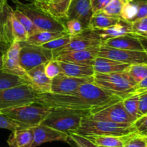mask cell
I'll return each instance as SVG.
<instances>
[{
	"mask_svg": "<svg viewBox=\"0 0 147 147\" xmlns=\"http://www.w3.org/2000/svg\"><path fill=\"white\" fill-rule=\"evenodd\" d=\"M135 128L138 134L147 135V114L140 117L134 122Z\"/></svg>",
	"mask_w": 147,
	"mask_h": 147,
	"instance_id": "cell-42",
	"label": "cell"
},
{
	"mask_svg": "<svg viewBox=\"0 0 147 147\" xmlns=\"http://www.w3.org/2000/svg\"><path fill=\"white\" fill-rule=\"evenodd\" d=\"M90 33L96 38L98 39L102 43L106 40L113 37H119L124 35L131 34L130 22L121 20L118 23L111 27H107L101 30H90L89 29Z\"/></svg>",
	"mask_w": 147,
	"mask_h": 147,
	"instance_id": "cell-18",
	"label": "cell"
},
{
	"mask_svg": "<svg viewBox=\"0 0 147 147\" xmlns=\"http://www.w3.org/2000/svg\"><path fill=\"white\" fill-rule=\"evenodd\" d=\"M93 14L90 0H71L67 12V20L76 19L79 20L85 30L88 27Z\"/></svg>",
	"mask_w": 147,
	"mask_h": 147,
	"instance_id": "cell-16",
	"label": "cell"
},
{
	"mask_svg": "<svg viewBox=\"0 0 147 147\" xmlns=\"http://www.w3.org/2000/svg\"><path fill=\"white\" fill-rule=\"evenodd\" d=\"M98 147H103V146H98Z\"/></svg>",
	"mask_w": 147,
	"mask_h": 147,
	"instance_id": "cell-53",
	"label": "cell"
},
{
	"mask_svg": "<svg viewBox=\"0 0 147 147\" xmlns=\"http://www.w3.org/2000/svg\"><path fill=\"white\" fill-rule=\"evenodd\" d=\"M94 83L121 99L134 94L136 83L125 71L111 74L95 73Z\"/></svg>",
	"mask_w": 147,
	"mask_h": 147,
	"instance_id": "cell-6",
	"label": "cell"
},
{
	"mask_svg": "<svg viewBox=\"0 0 147 147\" xmlns=\"http://www.w3.org/2000/svg\"><path fill=\"white\" fill-rule=\"evenodd\" d=\"M67 34V32H50V31H41L35 33L31 36H29L27 40V43L36 46H42L45 43L60 37L61 36Z\"/></svg>",
	"mask_w": 147,
	"mask_h": 147,
	"instance_id": "cell-26",
	"label": "cell"
},
{
	"mask_svg": "<svg viewBox=\"0 0 147 147\" xmlns=\"http://www.w3.org/2000/svg\"><path fill=\"white\" fill-rule=\"evenodd\" d=\"M134 134L122 135V136H116V135H96V136L86 137H88L89 139L91 140L98 146L123 147V146L127 142L128 140Z\"/></svg>",
	"mask_w": 147,
	"mask_h": 147,
	"instance_id": "cell-24",
	"label": "cell"
},
{
	"mask_svg": "<svg viewBox=\"0 0 147 147\" xmlns=\"http://www.w3.org/2000/svg\"><path fill=\"white\" fill-rule=\"evenodd\" d=\"M20 43L14 40L9 47L1 54V70L29 81L27 73L20 63Z\"/></svg>",
	"mask_w": 147,
	"mask_h": 147,
	"instance_id": "cell-11",
	"label": "cell"
},
{
	"mask_svg": "<svg viewBox=\"0 0 147 147\" xmlns=\"http://www.w3.org/2000/svg\"><path fill=\"white\" fill-rule=\"evenodd\" d=\"M139 113L140 117L147 114V92L139 94Z\"/></svg>",
	"mask_w": 147,
	"mask_h": 147,
	"instance_id": "cell-44",
	"label": "cell"
},
{
	"mask_svg": "<svg viewBox=\"0 0 147 147\" xmlns=\"http://www.w3.org/2000/svg\"><path fill=\"white\" fill-rule=\"evenodd\" d=\"M121 20L119 17H111L102 12L95 13L91 17L88 28L90 30H101L114 25Z\"/></svg>",
	"mask_w": 147,
	"mask_h": 147,
	"instance_id": "cell-25",
	"label": "cell"
},
{
	"mask_svg": "<svg viewBox=\"0 0 147 147\" xmlns=\"http://www.w3.org/2000/svg\"><path fill=\"white\" fill-rule=\"evenodd\" d=\"M25 84H30V82L29 81L17 75L7 73L1 69L0 70V90L9 89L19 85Z\"/></svg>",
	"mask_w": 147,
	"mask_h": 147,
	"instance_id": "cell-27",
	"label": "cell"
},
{
	"mask_svg": "<svg viewBox=\"0 0 147 147\" xmlns=\"http://www.w3.org/2000/svg\"><path fill=\"white\" fill-rule=\"evenodd\" d=\"M12 9L7 3V0H0V27L9 18Z\"/></svg>",
	"mask_w": 147,
	"mask_h": 147,
	"instance_id": "cell-40",
	"label": "cell"
},
{
	"mask_svg": "<svg viewBox=\"0 0 147 147\" xmlns=\"http://www.w3.org/2000/svg\"><path fill=\"white\" fill-rule=\"evenodd\" d=\"M137 5L135 2V0H128L122 9L121 19L124 21L131 22L134 21L137 14Z\"/></svg>",
	"mask_w": 147,
	"mask_h": 147,
	"instance_id": "cell-34",
	"label": "cell"
},
{
	"mask_svg": "<svg viewBox=\"0 0 147 147\" xmlns=\"http://www.w3.org/2000/svg\"><path fill=\"white\" fill-rule=\"evenodd\" d=\"M101 45L113 48L144 51L143 47L139 40L136 35L132 34L124 35L109 39L103 42Z\"/></svg>",
	"mask_w": 147,
	"mask_h": 147,
	"instance_id": "cell-19",
	"label": "cell"
},
{
	"mask_svg": "<svg viewBox=\"0 0 147 147\" xmlns=\"http://www.w3.org/2000/svg\"><path fill=\"white\" fill-rule=\"evenodd\" d=\"M70 1L71 0H50L48 2H43L37 5L44 9L55 18L66 20Z\"/></svg>",
	"mask_w": 147,
	"mask_h": 147,
	"instance_id": "cell-22",
	"label": "cell"
},
{
	"mask_svg": "<svg viewBox=\"0 0 147 147\" xmlns=\"http://www.w3.org/2000/svg\"><path fill=\"white\" fill-rule=\"evenodd\" d=\"M70 40H71V35L69 34H66L65 35L61 36V37L54 39L51 41L47 42V43L43 44L42 46L45 48L48 49V50H52L53 52L64 47L70 41Z\"/></svg>",
	"mask_w": 147,
	"mask_h": 147,
	"instance_id": "cell-36",
	"label": "cell"
},
{
	"mask_svg": "<svg viewBox=\"0 0 147 147\" xmlns=\"http://www.w3.org/2000/svg\"><path fill=\"white\" fill-rule=\"evenodd\" d=\"M20 63L26 72L53 59V52L42 46L20 42Z\"/></svg>",
	"mask_w": 147,
	"mask_h": 147,
	"instance_id": "cell-8",
	"label": "cell"
},
{
	"mask_svg": "<svg viewBox=\"0 0 147 147\" xmlns=\"http://www.w3.org/2000/svg\"><path fill=\"white\" fill-rule=\"evenodd\" d=\"M13 14L14 15V17L19 20L20 23L23 25V27L25 29L26 32L27 33V35L29 36H31L32 35L35 34V33H38V32L41 31V30H39L37 27L34 24V23L31 21L30 18L28 17L25 15V14H23L22 12H21L20 11L17 10H13L12 11Z\"/></svg>",
	"mask_w": 147,
	"mask_h": 147,
	"instance_id": "cell-31",
	"label": "cell"
},
{
	"mask_svg": "<svg viewBox=\"0 0 147 147\" xmlns=\"http://www.w3.org/2000/svg\"><path fill=\"white\" fill-rule=\"evenodd\" d=\"M146 137V147H147V135H145Z\"/></svg>",
	"mask_w": 147,
	"mask_h": 147,
	"instance_id": "cell-50",
	"label": "cell"
},
{
	"mask_svg": "<svg viewBox=\"0 0 147 147\" xmlns=\"http://www.w3.org/2000/svg\"><path fill=\"white\" fill-rule=\"evenodd\" d=\"M34 141L32 131L30 128H22L11 131L7 139L9 147H32Z\"/></svg>",
	"mask_w": 147,
	"mask_h": 147,
	"instance_id": "cell-23",
	"label": "cell"
},
{
	"mask_svg": "<svg viewBox=\"0 0 147 147\" xmlns=\"http://www.w3.org/2000/svg\"><path fill=\"white\" fill-rule=\"evenodd\" d=\"M45 64L36 66L26 72L30 86L39 94L50 93L51 91L52 80L46 76Z\"/></svg>",
	"mask_w": 147,
	"mask_h": 147,
	"instance_id": "cell-17",
	"label": "cell"
},
{
	"mask_svg": "<svg viewBox=\"0 0 147 147\" xmlns=\"http://www.w3.org/2000/svg\"><path fill=\"white\" fill-rule=\"evenodd\" d=\"M65 23L66 30H67V34L70 35H75L79 33H82L84 30L82 23L79 20L73 19V20H66Z\"/></svg>",
	"mask_w": 147,
	"mask_h": 147,
	"instance_id": "cell-39",
	"label": "cell"
},
{
	"mask_svg": "<svg viewBox=\"0 0 147 147\" xmlns=\"http://www.w3.org/2000/svg\"><path fill=\"white\" fill-rule=\"evenodd\" d=\"M45 72L46 76L51 80L58 75L61 74V69H60L59 61L56 59H52L47 62L45 64Z\"/></svg>",
	"mask_w": 147,
	"mask_h": 147,
	"instance_id": "cell-37",
	"label": "cell"
},
{
	"mask_svg": "<svg viewBox=\"0 0 147 147\" xmlns=\"http://www.w3.org/2000/svg\"><path fill=\"white\" fill-rule=\"evenodd\" d=\"M16 10H19L31 20L40 30L50 32H67L62 20H57L47 11L34 3H22L19 0H13Z\"/></svg>",
	"mask_w": 147,
	"mask_h": 147,
	"instance_id": "cell-5",
	"label": "cell"
},
{
	"mask_svg": "<svg viewBox=\"0 0 147 147\" xmlns=\"http://www.w3.org/2000/svg\"><path fill=\"white\" fill-rule=\"evenodd\" d=\"M75 133L84 136L96 135H122L136 133L134 124L116 123L108 121L96 120L90 119L88 116L82 120L81 124L78 131Z\"/></svg>",
	"mask_w": 147,
	"mask_h": 147,
	"instance_id": "cell-2",
	"label": "cell"
},
{
	"mask_svg": "<svg viewBox=\"0 0 147 147\" xmlns=\"http://www.w3.org/2000/svg\"><path fill=\"white\" fill-rule=\"evenodd\" d=\"M136 35V37H137V38L139 40L142 47H143L144 51L147 55V36L139 35Z\"/></svg>",
	"mask_w": 147,
	"mask_h": 147,
	"instance_id": "cell-47",
	"label": "cell"
},
{
	"mask_svg": "<svg viewBox=\"0 0 147 147\" xmlns=\"http://www.w3.org/2000/svg\"><path fill=\"white\" fill-rule=\"evenodd\" d=\"M145 89H147V76L142 79L139 83L136 84V87H135V92H134V94H139Z\"/></svg>",
	"mask_w": 147,
	"mask_h": 147,
	"instance_id": "cell-46",
	"label": "cell"
},
{
	"mask_svg": "<svg viewBox=\"0 0 147 147\" xmlns=\"http://www.w3.org/2000/svg\"><path fill=\"white\" fill-rule=\"evenodd\" d=\"M123 147H146V137L138 133L134 134Z\"/></svg>",
	"mask_w": 147,
	"mask_h": 147,
	"instance_id": "cell-41",
	"label": "cell"
},
{
	"mask_svg": "<svg viewBox=\"0 0 147 147\" xmlns=\"http://www.w3.org/2000/svg\"><path fill=\"white\" fill-rule=\"evenodd\" d=\"M124 71L127 73L136 84H138L147 76V64H131L125 69Z\"/></svg>",
	"mask_w": 147,
	"mask_h": 147,
	"instance_id": "cell-30",
	"label": "cell"
},
{
	"mask_svg": "<svg viewBox=\"0 0 147 147\" xmlns=\"http://www.w3.org/2000/svg\"><path fill=\"white\" fill-rule=\"evenodd\" d=\"M127 1L128 0H111L101 12L111 17L121 18L122 9Z\"/></svg>",
	"mask_w": 147,
	"mask_h": 147,
	"instance_id": "cell-33",
	"label": "cell"
},
{
	"mask_svg": "<svg viewBox=\"0 0 147 147\" xmlns=\"http://www.w3.org/2000/svg\"><path fill=\"white\" fill-rule=\"evenodd\" d=\"M1 69V55L0 56V70Z\"/></svg>",
	"mask_w": 147,
	"mask_h": 147,
	"instance_id": "cell-49",
	"label": "cell"
},
{
	"mask_svg": "<svg viewBox=\"0 0 147 147\" xmlns=\"http://www.w3.org/2000/svg\"><path fill=\"white\" fill-rule=\"evenodd\" d=\"M132 35L147 36V16L130 22Z\"/></svg>",
	"mask_w": 147,
	"mask_h": 147,
	"instance_id": "cell-38",
	"label": "cell"
},
{
	"mask_svg": "<svg viewBox=\"0 0 147 147\" xmlns=\"http://www.w3.org/2000/svg\"><path fill=\"white\" fill-rule=\"evenodd\" d=\"M100 46H96L84 50L60 53L53 59H56L59 61L93 66L94 60L98 56Z\"/></svg>",
	"mask_w": 147,
	"mask_h": 147,
	"instance_id": "cell-14",
	"label": "cell"
},
{
	"mask_svg": "<svg viewBox=\"0 0 147 147\" xmlns=\"http://www.w3.org/2000/svg\"><path fill=\"white\" fill-rule=\"evenodd\" d=\"M28 1H31L30 3H34V4H41V3H43L45 1V0H28Z\"/></svg>",
	"mask_w": 147,
	"mask_h": 147,
	"instance_id": "cell-48",
	"label": "cell"
},
{
	"mask_svg": "<svg viewBox=\"0 0 147 147\" xmlns=\"http://www.w3.org/2000/svg\"><path fill=\"white\" fill-rule=\"evenodd\" d=\"M63 74L78 78H87L93 76L95 74L93 66L78 64L69 62L59 61Z\"/></svg>",
	"mask_w": 147,
	"mask_h": 147,
	"instance_id": "cell-21",
	"label": "cell"
},
{
	"mask_svg": "<svg viewBox=\"0 0 147 147\" xmlns=\"http://www.w3.org/2000/svg\"><path fill=\"white\" fill-rule=\"evenodd\" d=\"M135 2L137 5L138 11L134 21L147 16V0H135Z\"/></svg>",
	"mask_w": 147,
	"mask_h": 147,
	"instance_id": "cell-43",
	"label": "cell"
},
{
	"mask_svg": "<svg viewBox=\"0 0 147 147\" xmlns=\"http://www.w3.org/2000/svg\"><path fill=\"white\" fill-rule=\"evenodd\" d=\"M122 99L92 82L83 84L67 95L40 94L36 101L50 108L88 110L91 114Z\"/></svg>",
	"mask_w": 147,
	"mask_h": 147,
	"instance_id": "cell-1",
	"label": "cell"
},
{
	"mask_svg": "<svg viewBox=\"0 0 147 147\" xmlns=\"http://www.w3.org/2000/svg\"><path fill=\"white\" fill-rule=\"evenodd\" d=\"M67 142L73 143L74 147H98L88 137L74 132L69 133Z\"/></svg>",
	"mask_w": 147,
	"mask_h": 147,
	"instance_id": "cell-32",
	"label": "cell"
},
{
	"mask_svg": "<svg viewBox=\"0 0 147 147\" xmlns=\"http://www.w3.org/2000/svg\"><path fill=\"white\" fill-rule=\"evenodd\" d=\"M88 118L96 120L108 121L116 123L134 124L135 122V120L126 110L122 100L111 104L100 110L89 114Z\"/></svg>",
	"mask_w": 147,
	"mask_h": 147,
	"instance_id": "cell-9",
	"label": "cell"
},
{
	"mask_svg": "<svg viewBox=\"0 0 147 147\" xmlns=\"http://www.w3.org/2000/svg\"><path fill=\"white\" fill-rule=\"evenodd\" d=\"M101 44L102 42L100 40L90 34L89 29H85L79 34L71 35L70 41L64 47L53 51V59L60 53L84 50L93 46H101Z\"/></svg>",
	"mask_w": 147,
	"mask_h": 147,
	"instance_id": "cell-13",
	"label": "cell"
},
{
	"mask_svg": "<svg viewBox=\"0 0 147 147\" xmlns=\"http://www.w3.org/2000/svg\"><path fill=\"white\" fill-rule=\"evenodd\" d=\"M34 135V141L32 147H37L45 143L52 141H66L68 138V133L57 131L47 125H40L31 128Z\"/></svg>",
	"mask_w": 147,
	"mask_h": 147,
	"instance_id": "cell-15",
	"label": "cell"
},
{
	"mask_svg": "<svg viewBox=\"0 0 147 147\" xmlns=\"http://www.w3.org/2000/svg\"><path fill=\"white\" fill-rule=\"evenodd\" d=\"M147 92V89H145V90H144V91H142V92ZM142 92H140V93H142ZM139 93V94H140ZM138 95H139V94H138Z\"/></svg>",
	"mask_w": 147,
	"mask_h": 147,
	"instance_id": "cell-52",
	"label": "cell"
},
{
	"mask_svg": "<svg viewBox=\"0 0 147 147\" xmlns=\"http://www.w3.org/2000/svg\"><path fill=\"white\" fill-rule=\"evenodd\" d=\"M98 56L112 59L129 65L137 63L147 64V55L144 51L113 48L101 45L99 48Z\"/></svg>",
	"mask_w": 147,
	"mask_h": 147,
	"instance_id": "cell-10",
	"label": "cell"
},
{
	"mask_svg": "<svg viewBox=\"0 0 147 147\" xmlns=\"http://www.w3.org/2000/svg\"><path fill=\"white\" fill-rule=\"evenodd\" d=\"M94 82V77L78 78L61 74L52 79L50 93L56 95H67L76 91L79 86L86 83Z\"/></svg>",
	"mask_w": 147,
	"mask_h": 147,
	"instance_id": "cell-12",
	"label": "cell"
},
{
	"mask_svg": "<svg viewBox=\"0 0 147 147\" xmlns=\"http://www.w3.org/2000/svg\"><path fill=\"white\" fill-rule=\"evenodd\" d=\"M110 1L111 0H90V5L93 14L101 12Z\"/></svg>",
	"mask_w": 147,
	"mask_h": 147,
	"instance_id": "cell-45",
	"label": "cell"
},
{
	"mask_svg": "<svg viewBox=\"0 0 147 147\" xmlns=\"http://www.w3.org/2000/svg\"><path fill=\"white\" fill-rule=\"evenodd\" d=\"M12 11L9 16V24L13 38L14 40L19 42L25 41L28 37V35L22 24L14 17Z\"/></svg>",
	"mask_w": 147,
	"mask_h": 147,
	"instance_id": "cell-28",
	"label": "cell"
},
{
	"mask_svg": "<svg viewBox=\"0 0 147 147\" xmlns=\"http://www.w3.org/2000/svg\"><path fill=\"white\" fill-rule=\"evenodd\" d=\"M0 128L3 129L9 130L11 131H14L17 129H22V128H28L24 125L22 124L21 122L14 120L10 118L7 115L1 113L0 112Z\"/></svg>",
	"mask_w": 147,
	"mask_h": 147,
	"instance_id": "cell-35",
	"label": "cell"
},
{
	"mask_svg": "<svg viewBox=\"0 0 147 147\" xmlns=\"http://www.w3.org/2000/svg\"><path fill=\"white\" fill-rule=\"evenodd\" d=\"M139 95L138 94H132L122 99L125 109L135 121L140 118L139 113Z\"/></svg>",
	"mask_w": 147,
	"mask_h": 147,
	"instance_id": "cell-29",
	"label": "cell"
},
{
	"mask_svg": "<svg viewBox=\"0 0 147 147\" xmlns=\"http://www.w3.org/2000/svg\"><path fill=\"white\" fill-rule=\"evenodd\" d=\"M51 110L52 108L36 101L21 106L1 110L0 112L30 128L40 125Z\"/></svg>",
	"mask_w": 147,
	"mask_h": 147,
	"instance_id": "cell-4",
	"label": "cell"
},
{
	"mask_svg": "<svg viewBox=\"0 0 147 147\" xmlns=\"http://www.w3.org/2000/svg\"><path fill=\"white\" fill-rule=\"evenodd\" d=\"M50 0H45L44 2H48V1H50Z\"/></svg>",
	"mask_w": 147,
	"mask_h": 147,
	"instance_id": "cell-51",
	"label": "cell"
},
{
	"mask_svg": "<svg viewBox=\"0 0 147 147\" xmlns=\"http://www.w3.org/2000/svg\"><path fill=\"white\" fill-rule=\"evenodd\" d=\"M90 114L88 110L52 108V110L41 124L57 131L69 133L76 132L83 118Z\"/></svg>",
	"mask_w": 147,
	"mask_h": 147,
	"instance_id": "cell-3",
	"label": "cell"
},
{
	"mask_svg": "<svg viewBox=\"0 0 147 147\" xmlns=\"http://www.w3.org/2000/svg\"><path fill=\"white\" fill-rule=\"evenodd\" d=\"M129 66L127 63L116 61L112 59L97 56L93 62V67L95 73L111 74L123 72Z\"/></svg>",
	"mask_w": 147,
	"mask_h": 147,
	"instance_id": "cell-20",
	"label": "cell"
},
{
	"mask_svg": "<svg viewBox=\"0 0 147 147\" xmlns=\"http://www.w3.org/2000/svg\"><path fill=\"white\" fill-rule=\"evenodd\" d=\"M39 95L28 84L0 90V110L36 102Z\"/></svg>",
	"mask_w": 147,
	"mask_h": 147,
	"instance_id": "cell-7",
	"label": "cell"
}]
</instances>
